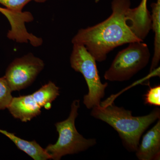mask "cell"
<instances>
[{
	"instance_id": "277c9868",
	"label": "cell",
	"mask_w": 160,
	"mask_h": 160,
	"mask_svg": "<svg viewBox=\"0 0 160 160\" xmlns=\"http://www.w3.org/2000/svg\"><path fill=\"white\" fill-rule=\"evenodd\" d=\"M70 62L72 68L82 73L87 83L89 92L83 99V103L86 108L92 109L100 106L108 84L107 82L103 84L101 82L94 58L85 46L73 44Z\"/></svg>"
},
{
	"instance_id": "30bf717a",
	"label": "cell",
	"mask_w": 160,
	"mask_h": 160,
	"mask_svg": "<svg viewBox=\"0 0 160 160\" xmlns=\"http://www.w3.org/2000/svg\"><path fill=\"white\" fill-rule=\"evenodd\" d=\"M151 29L155 33L154 54L152 58L150 72L155 70L160 60V0L151 5Z\"/></svg>"
},
{
	"instance_id": "7c38bea8",
	"label": "cell",
	"mask_w": 160,
	"mask_h": 160,
	"mask_svg": "<svg viewBox=\"0 0 160 160\" xmlns=\"http://www.w3.org/2000/svg\"><path fill=\"white\" fill-rule=\"evenodd\" d=\"M43 3L47 0H0V4L7 9L16 12H22L24 6L31 1Z\"/></svg>"
},
{
	"instance_id": "ba28073f",
	"label": "cell",
	"mask_w": 160,
	"mask_h": 160,
	"mask_svg": "<svg viewBox=\"0 0 160 160\" xmlns=\"http://www.w3.org/2000/svg\"><path fill=\"white\" fill-rule=\"evenodd\" d=\"M140 160H160V120L143 136L136 151Z\"/></svg>"
},
{
	"instance_id": "6da1fadb",
	"label": "cell",
	"mask_w": 160,
	"mask_h": 160,
	"mask_svg": "<svg viewBox=\"0 0 160 160\" xmlns=\"http://www.w3.org/2000/svg\"><path fill=\"white\" fill-rule=\"evenodd\" d=\"M112 12L105 21L80 29L72 39V44L85 46L96 62H102L115 48L126 44L143 42L134 34L129 22L130 0H112Z\"/></svg>"
},
{
	"instance_id": "8fae6325",
	"label": "cell",
	"mask_w": 160,
	"mask_h": 160,
	"mask_svg": "<svg viewBox=\"0 0 160 160\" xmlns=\"http://www.w3.org/2000/svg\"><path fill=\"white\" fill-rule=\"evenodd\" d=\"M11 88L4 77L0 78V110L7 109L13 97Z\"/></svg>"
},
{
	"instance_id": "4fadbf2b",
	"label": "cell",
	"mask_w": 160,
	"mask_h": 160,
	"mask_svg": "<svg viewBox=\"0 0 160 160\" xmlns=\"http://www.w3.org/2000/svg\"><path fill=\"white\" fill-rule=\"evenodd\" d=\"M145 104L150 106H160V86L150 87L144 96Z\"/></svg>"
},
{
	"instance_id": "3957f363",
	"label": "cell",
	"mask_w": 160,
	"mask_h": 160,
	"mask_svg": "<svg viewBox=\"0 0 160 160\" xmlns=\"http://www.w3.org/2000/svg\"><path fill=\"white\" fill-rule=\"evenodd\" d=\"M79 107L80 100H74L68 118L55 125L58 138L55 144H49L45 149L51 159L60 160L64 156L85 151L96 144L95 139L85 138L76 128L75 122Z\"/></svg>"
},
{
	"instance_id": "52a82bcc",
	"label": "cell",
	"mask_w": 160,
	"mask_h": 160,
	"mask_svg": "<svg viewBox=\"0 0 160 160\" xmlns=\"http://www.w3.org/2000/svg\"><path fill=\"white\" fill-rule=\"evenodd\" d=\"M42 103L35 92L31 94L13 98L7 109L12 116L27 122L41 113Z\"/></svg>"
},
{
	"instance_id": "9c48e42d",
	"label": "cell",
	"mask_w": 160,
	"mask_h": 160,
	"mask_svg": "<svg viewBox=\"0 0 160 160\" xmlns=\"http://www.w3.org/2000/svg\"><path fill=\"white\" fill-rule=\"evenodd\" d=\"M0 132L11 140L17 147L34 160L51 159L45 149L40 146L36 141H28L21 138L14 133L0 129Z\"/></svg>"
},
{
	"instance_id": "5b68a950",
	"label": "cell",
	"mask_w": 160,
	"mask_h": 160,
	"mask_svg": "<svg viewBox=\"0 0 160 160\" xmlns=\"http://www.w3.org/2000/svg\"><path fill=\"white\" fill-rule=\"evenodd\" d=\"M150 56L148 45L143 42L129 43L117 55L104 78L110 82L128 81L148 65Z\"/></svg>"
},
{
	"instance_id": "5bb4252c",
	"label": "cell",
	"mask_w": 160,
	"mask_h": 160,
	"mask_svg": "<svg viewBox=\"0 0 160 160\" xmlns=\"http://www.w3.org/2000/svg\"><path fill=\"white\" fill-rule=\"evenodd\" d=\"M147 0H142L139 5L143 8H147Z\"/></svg>"
},
{
	"instance_id": "8992f818",
	"label": "cell",
	"mask_w": 160,
	"mask_h": 160,
	"mask_svg": "<svg viewBox=\"0 0 160 160\" xmlns=\"http://www.w3.org/2000/svg\"><path fill=\"white\" fill-rule=\"evenodd\" d=\"M44 66L43 60L29 53L13 60L4 77L12 91H19L33 82Z\"/></svg>"
},
{
	"instance_id": "7a4b0ae2",
	"label": "cell",
	"mask_w": 160,
	"mask_h": 160,
	"mask_svg": "<svg viewBox=\"0 0 160 160\" xmlns=\"http://www.w3.org/2000/svg\"><path fill=\"white\" fill-rule=\"evenodd\" d=\"M92 109V116L107 123L117 131L124 146L130 151H136L143 132L160 117L159 108L147 115L134 117L132 111L116 106L111 100L101 102L100 106Z\"/></svg>"
}]
</instances>
